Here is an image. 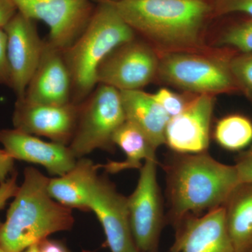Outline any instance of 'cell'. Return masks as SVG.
I'll return each mask as SVG.
<instances>
[{"instance_id":"1","label":"cell","mask_w":252,"mask_h":252,"mask_svg":"<svg viewBox=\"0 0 252 252\" xmlns=\"http://www.w3.org/2000/svg\"><path fill=\"white\" fill-rule=\"evenodd\" d=\"M135 33L158 54L210 49L204 30L213 12L207 0H108Z\"/></svg>"},{"instance_id":"2","label":"cell","mask_w":252,"mask_h":252,"mask_svg":"<svg viewBox=\"0 0 252 252\" xmlns=\"http://www.w3.org/2000/svg\"><path fill=\"white\" fill-rule=\"evenodd\" d=\"M165 166L172 221L223 206L240 183L235 165L222 163L207 152L177 154Z\"/></svg>"},{"instance_id":"3","label":"cell","mask_w":252,"mask_h":252,"mask_svg":"<svg viewBox=\"0 0 252 252\" xmlns=\"http://www.w3.org/2000/svg\"><path fill=\"white\" fill-rule=\"evenodd\" d=\"M24 180L0 225V246L6 252H23L49 235L70 230L71 209L50 195L49 178L37 169L26 167Z\"/></svg>"},{"instance_id":"4","label":"cell","mask_w":252,"mask_h":252,"mask_svg":"<svg viewBox=\"0 0 252 252\" xmlns=\"http://www.w3.org/2000/svg\"><path fill=\"white\" fill-rule=\"evenodd\" d=\"M84 31L63 51L72 79V102L81 104L97 85L99 64L117 46L136 37L108 0H96Z\"/></svg>"},{"instance_id":"5","label":"cell","mask_w":252,"mask_h":252,"mask_svg":"<svg viewBox=\"0 0 252 252\" xmlns=\"http://www.w3.org/2000/svg\"><path fill=\"white\" fill-rule=\"evenodd\" d=\"M236 52L220 48L158 54L157 77L189 94L215 96L239 93L230 67V59Z\"/></svg>"},{"instance_id":"6","label":"cell","mask_w":252,"mask_h":252,"mask_svg":"<svg viewBox=\"0 0 252 252\" xmlns=\"http://www.w3.org/2000/svg\"><path fill=\"white\" fill-rule=\"evenodd\" d=\"M77 127L69 149L81 158L95 149L113 152V137L126 122L120 91L112 86L98 84L79 104Z\"/></svg>"},{"instance_id":"7","label":"cell","mask_w":252,"mask_h":252,"mask_svg":"<svg viewBox=\"0 0 252 252\" xmlns=\"http://www.w3.org/2000/svg\"><path fill=\"white\" fill-rule=\"evenodd\" d=\"M159 54L144 39L134 38L117 46L99 64L97 84L119 91L141 90L157 77Z\"/></svg>"},{"instance_id":"8","label":"cell","mask_w":252,"mask_h":252,"mask_svg":"<svg viewBox=\"0 0 252 252\" xmlns=\"http://www.w3.org/2000/svg\"><path fill=\"white\" fill-rule=\"evenodd\" d=\"M157 160L144 162L137 187L127 198L132 238L139 252H155L163 223Z\"/></svg>"},{"instance_id":"9","label":"cell","mask_w":252,"mask_h":252,"mask_svg":"<svg viewBox=\"0 0 252 252\" xmlns=\"http://www.w3.org/2000/svg\"><path fill=\"white\" fill-rule=\"evenodd\" d=\"M18 11L49 28L48 41L61 51L72 45L90 21L91 0H13Z\"/></svg>"},{"instance_id":"10","label":"cell","mask_w":252,"mask_h":252,"mask_svg":"<svg viewBox=\"0 0 252 252\" xmlns=\"http://www.w3.org/2000/svg\"><path fill=\"white\" fill-rule=\"evenodd\" d=\"M4 30L7 36L11 89L14 90L17 99H22L40 62L46 41L39 36L35 21L19 11Z\"/></svg>"},{"instance_id":"11","label":"cell","mask_w":252,"mask_h":252,"mask_svg":"<svg viewBox=\"0 0 252 252\" xmlns=\"http://www.w3.org/2000/svg\"><path fill=\"white\" fill-rule=\"evenodd\" d=\"M79 104L51 105L17 99L13 124L14 128L51 142L69 146L77 127Z\"/></svg>"},{"instance_id":"12","label":"cell","mask_w":252,"mask_h":252,"mask_svg":"<svg viewBox=\"0 0 252 252\" xmlns=\"http://www.w3.org/2000/svg\"><path fill=\"white\" fill-rule=\"evenodd\" d=\"M89 208L100 222L111 252H139L131 232L127 198L105 177H99L93 189Z\"/></svg>"},{"instance_id":"13","label":"cell","mask_w":252,"mask_h":252,"mask_svg":"<svg viewBox=\"0 0 252 252\" xmlns=\"http://www.w3.org/2000/svg\"><path fill=\"white\" fill-rule=\"evenodd\" d=\"M215 102V95L195 96L183 112L169 121L165 144L177 154L206 152Z\"/></svg>"},{"instance_id":"14","label":"cell","mask_w":252,"mask_h":252,"mask_svg":"<svg viewBox=\"0 0 252 252\" xmlns=\"http://www.w3.org/2000/svg\"><path fill=\"white\" fill-rule=\"evenodd\" d=\"M175 226L172 252H236L227 230L223 206L200 217H184Z\"/></svg>"},{"instance_id":"15","label":"cell","mask_w":252,"mask_h":252,"mask_svg":"<svg viewBox=\"0 0 252 252\" xmlns=\"http://www.w3.org/2000/svg\"><path fill=\"white\" fill-rule=\"evenodd\" d=\"M0 143L14 160L40 165L58 177L72 170L78 160L69 146L46 142L17 129L0 130Z\"/></svg>"},{"instance_id":"16","label":"cell","mask_w":252,"mask_h":252,"mask_svg":"<svg viewBox=\"0 0 252 252\" xmlns=\"http://www.w3.org/2000/svg\"><path fill=\"white\" fill-rule=\"evenodd\" d=\"M23 98L34 103L51 105L72 102V79L63 51L47 40Z\"/></svg>"},{"instance_id":"17","label":"cell","mask_w":252,"mask_h":252,"mask_svg":"<svg viewBox=\"0 0 252 252\" xmlns=\"http://www.w3.org/2000/svg\"><path fill=\"white\" fill-rule=\"evenodd\" d=\"M99 168V164L95 165L90 159L85 157L78 159L72 170L61 177L50 179L48 185L50 195L71 210L89 211V199L98 180Z\"/></svg>"},{"instance_id":"18","label":"cell","mask_w":252,"mask_h":252,"mask_svg":"<svg viewBox=\"0 0 252 252\" xmlns=\"http://www.w3.org/2000/svg\"><path fill=\"white\" fill-rule=\"evenodd\" d=\"M127 122L137 126L158 149L165 144V131L170 117L152 94L142 90L120 91Z\"/></svg>"},{"instance_id":"19","label":"cell","mask_w":252,"mask_h":252,"mask_svg":"<svg viewBox=\"0 0 252 252\" xmlns=\"http://www.w3.org/2000/svg\"><path fill=\"white\" fill-rule=\"evenodd\" d=\"M225 224L236 252L252 250V183H240L223 205Z\"/></svg>"},{"instance_id":"20","label":"cell","mask_w":252,"mask_h":252,"mask_svg":"<svg viewBox=\"0 0 252 252\" xmlns=\"http://www.w3.org/2000/svg\"><path fill=\"white\" fill-rule=\"evenodd\" d=\"M113 142L122 149L126 158L124 161H109L99 165L107 173L115 174L130 169L140 170L142 162L146 160L158 161L157 149L142 130L127 121L116 131Z\"/></svg>"},{"instance_id":"21","label":"cell","mask_w":252,"mask_h":252,"mask_svg":"<svg viewBox=\"0 0 252 252\" xmlns=\"http://www.w3.org/2000/svg\"><path fill=\"white\" fill-rule=\"evenodd\" d=\"M215 140L231 152L243 150L252 143V122L242 114H230L217 122Z\"/></svg>"},{"instance_id":"22","label":"cell","mask_w":252,"mask_h":252,"mask_svg":"<svg viewBox=\"0 0 252 252\" xmlns=\"http://www.w3.org/2000/svg\"><path fill=\"white\" fill-rule=\"evenodd\" d=\"M217 45L239 53H252V18L233 23L217 39Z\"/></svg>"},{"instance_id":"23","label":"cell","mask_w":252,"mask_h":252,"mask_svg":"<svg viewBox=\"0 0 252 252\" xmlns=\"http://www.w3.org/2000/svg\"><path fill=\"white\" fill-rule=\"evenodd\" d=\"M230 67L240 92L252 102V53H235Z\"/></svg>"},{"instance_id":"24","label":"cell","mask_w":252,"mask_h":252,"mask_svg":"<svg viewBox=\"0 0 252 252\" xmlns=\"http://www.w3.org/2000/svg\"><path fill=\"white\" fill-rule=\"evenodd\" d=\"M152 95L171 119L183 112L198 94L189 93L181 94L162 88Z\"/></svg>"},{"instance_id":"25","label":"cell","mask_w":252,"mask_h":252,"mask_svg":"<svg viewBox=\"0 0 252 252\" xmlns=\"http://www.w3.org/2000/svg\"><path fill=\"white\" fill-rule=\"evenodd\" d=\"M212 5L219 16L242 14L252 18V0H213Z\"/></svg>"},{"instance_id":"26","label":"cell","mask_w":252,"mask_h":252,"mask_svg":"<svg viewBox=\"0 0 252 252\" xmlns=\"http://www.w3.org/2000/svg\"><path fill=\"white\" fill-rule=\"evenodd\" d=\"M235 166L240 183H252V143L248 150L237 158Z\"/></svg>"},{"instance_id":"27","label":"cell","mask_w":252,"mask_h":252,"mask_svg":"<svg viewBox=\"0 0 252 252\" xmlns=\"http://www.w3.org/2000/svg\"><path fill=\"white\" fill-rule=\"evenodd\" d=\"M0 84L11 88V74L7 58V36L0 28Z\"/></svg>"},{"instance_id":"28","label":"cell","mask_w":252,"mask_h":252,"mask_svg":"<svg viewBox=\"0 0 252 252\" xmlns=\"http://www.w3.org/2000/svg\"><path fill=\"white\" fill-rule=\"evenodd\" d=\"M18 189L16 172L13 174L5 182L0 183V212L6 206L9 199L14 198Z\"/></svg>"},{"instance_id":"29","label":"cell","mask_w":252,"mask_h":252,"mask_svg":"<svg viewBox=\"0 0 252 252\" xmlns=\"http://www.w3.org/2000/svg\"><path fill=\"white\" fill-rule=\"evenodd\" d=\"M14 160L4 149H0V183L14 173Z\"/></svg>"},{"instance_id":"30","label":"cell","mask_w":252,"mask_h":252,"mask_svg":"<svg viewBox=\"0 0 252 252\" xmlns=\"http://www.w3.org/2000/svg\"><path fill=\"white\" fill-rule=\"evenodd\" d=\"M17 12L13 0H0V28H4Z\"/></svg>"},{"instance_id":"31","label":"cell","mask_w":252,"mask_h":252,"mask_svg":"<svg viewBox=\"0 0 252 252\" xmlns=\"http://www.w3.org/2000/svg\"><path fill=\"white\" fill-rule=\"evenodd\" d=\"M38 252H69L61 242L45 238L37 243Z\"/></svg>"},{"instance_id":"32","label":"cell","mask_w":252,"mask_h":252,"mask_svg":"<svg viewBox=\"0 0 252 252\" xmlns=\"http://www.w3.org/2000/svg\"><path fill=\"white\" fill-rule=\"evenodd\" d=\"M23 252H38L37 249V243L34 244L32 246L29 247L28 249H26Z\"/></svg>"},{"instance_id":"33","label":"cell","mask_w":252,"mask_h":252,"mask_svg":"<svg viewBox=\"0 0 252 252\" xmlns=\"http://www.w3.org/2000/svg\"><path fill=\"white\" fill-rule=\"evenodd\" d=\"M1 221H0V225H1ZM0 252H6L4 250H3V249L1 248V246H0Z\"/></svg>"},{"instance_id":"34","label":"cell","mask_w":252,"mask_h":252,"mask_svg":"<svg viewBox=\"0 0 252 252\" xmlns=\"http://www.w3.org/2000/svg\"><path fill=\"white\" fill-rule=\"evenodd\" d=\"M250 252H252V251H250Z\"/></svg>"},{"instance_id":"35","label":"cell","mask_w":252,"mask_h":252,"mask_svg":"<svg viewBox=\"0 0 252 252\" xmlns=\"http://www.w3.org/2000/svg\"></svg>"}]
</instances>
